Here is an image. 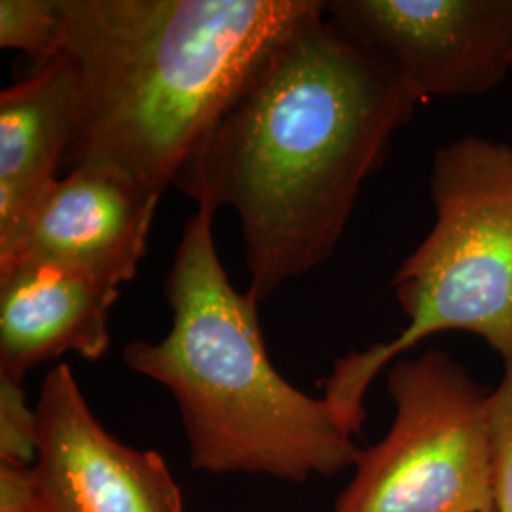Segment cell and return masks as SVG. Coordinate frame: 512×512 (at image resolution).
Returning a JSON list of instances; mask_svg holds the SVG:
<instances>
[{
  "instance_id": "1",
  "label": "cell",
  "mask_w": 512,
  "mask_h": 512,
  "mask_svg": "<svg viewBox=\"0 0 512 512\" xmlns=\"http://www.w3.org/2000/svg\"><path fill=\"white\" fill-rule=\"evenodd\" d=\"M421 99L315 0L203 133L173 186L241 219L247 294L270 298L334 255L366 181Z\"/></svg>"
},
{
  "instance_id": "2",
  "label": "cell",
  "mask_w": 512,
  "mask_h": 512,
  "mask_svg": "<svg viewBox=\"0 0 512 512\" xmlns=\"http://www.w3.org/2000/svg\"><path fill=\"white\" fill-rule=\"evenodd\" d=\"M315 0H61L78 109L63 167L162 196L260 59Z\"/></svg>"
},
{
  "instance_id": "3",
  "label": "cell",
  "mask_w": 512,
  "mask_h": 512,
  "mask_svg": "<svg viewBox=\"0 0 512 512\" xmlns=\"http://www.w3.org/2000/svg\"><path fill=\"white\" fill-rule=\"evenodd\" d=\"M213 219L198 209L186 220L165 277L171 329L158 342H129L124 363L171 393L198 471L306 482L355 467L361 448L329 403L275 370L258 302L232 287Z\"/></svg>"
},
{
  "instance_id": "4",
  "label": "cell",
  "mask_w": 512,
  "mask_h": 512,
  "mask_svg": "<svg viewBox=\"0 0 512 512\" xmlns=\"http://www.w3.org/2000/svg\"><path fill=\"white\" fill-rule=\"evenodd\" d=\"M435 222L393 277L408 325L332 366L323 399L349 435L366 420L374 378L440 332H471L512 359V145L465 135L435 150Z\"/></svg>"
},
{
  "instance_id": "5",
  "label": "cell",
  "mask_w": 512,
  "mask_h": 512,
  "mask_svg": "<svg viewBox=\"0 0 512 512\" xmlns=\"http://www.w3.org/2000/svg\"><path fill=\"white\" fill-rule=\"evenodd\" d=\"M395 418L359 452L334 512L494 511L488 393L442 349L389 366Z\"/></svg>"
},
{
  "instance_id": "6",
  "label": "cell",
  "mask_w": 512,
  "mask_h": 512,
  "mask_svg": "<svg viewBox=\"0 0 512 512\" xmlns=\"http://www.w3.org/2000/svg\"><path fill=\"white\" fill-rule=\"evenodd\" d=\"M323 10L421 101L486 95L511 74L512 0H327Z\"/></svg>"
},
{
  "instance_id": "7",
  "label": "cell",
  "mask_w": 512,
  "mask_h": 512,
  "mask_svg": "<svg viewBox=\"0 0 512 512\" xmlns=\"http://www.w3.org/2000/svg\"><path fill=\"white\" fill-rule=\"evenodd\" d=\"M35 414L37 512H186L165 459L112 437L71 366L48 372Z\"/></svg>"
},
{
  "instance_id": "8",
  "label": "cell",
  "mask_w": 512,
  "mask_h": 512,
  "mask_svg": "<svg viewBox=\"0 0 512 512\" xmlns=\"http://www.w3.org/2000/svg\"><path fill=\"white\" fill-rule=\"evenodd\" d=\"M160 198L109 169H73L0 232V270L54 262L120 287L135 277L147 255Z\"/></svg>"
},
{
  "instance_id": "9",
  "label": "cell",
  "mask_w": 512,
  "mask_h": 512,
  "mask_svg": "<svg viewBox=\"0 0 512 512\" xmlns=\"http://www.w3.org/2000/svg\"><path fill=\"white\" fill-rule=\"evenodd\" d=\"M118 294L109 281L54 262L0 270V376L23 384L33 366L69 351L99 361Z\"/></svg>"
},
{
  "instance_id": "10",
  "label": "cell",
  "mask_w": 512,
  "mask_h": 512,
  "mask_svg": "<svg viewBox=\"0 0 512 512\" xmlns=\"http://www.w3.org/2000/svg\"><path fill=\"white\" fill-rule=\"evenodd\" d=\"M76 109V76L63 54L0 93V232L57 179Z\"/></svg>"
},
{
  "instance_id": "11",
  "label": "cell",
  "mask_w": 512,
  "mask_h": 512,
  "mask_svg": "<svg viewBox=\"0 0 512 512\" xmlns=\"http://www.w3.org/2000/svg\"><path fill=\"white\" fill-rule=\"evenodd\" d=\"M61 0H2L0 46L21 50L40 67L61 50Z\"/></svg>"
},
{
  "instance_id": "12",
  "label": "cell",
  "mask_w": 512,
  "mask_h": 512,
  "mask_svg": "<svg viewBox=\"0 0 512 512\" xmlns=\"http://www.w3.org/2000/svg\"><path fill=\"white\" fill-rule=\"evenodd\" d=\"M494 511L512 512V359L505 361L503 378L486 401Z\"/></svg>"
},
{
  "instance_id": "13",
  "label": "cell",
  "mask_w": 512,
  "mask_h": 512,
  "mask_svg": "<svg viewBox=\"0 0 512 512\" xmlns=\"http://www.w3.org/2000/svg\"><path fill=\"white\" fill-rule=\"evenodd\" d=\"M37 459V414L19 382L0 376V465L33 467Z\"/></svg>"
},
{
  "instance_id": "14",
  "label": "cell",
  "mask_w": 512,
  "mask_h": 512,
  "mask_svg": "<svg viewBox=\"0 0 512 512\" xmlns=\"http://www.w3.org/2000/svg\"><path fill=\"white\" fill-rule=\"evenodd\" d=\"M0 512H37L33 467L0 465Z\"/></svg>"
},
{
  "instance_id": "15",
  "label": "cell",
  "mask_w": 512,
  "mask_h": 512,
  "mask_svg": "<svg viewBox=\"0 0 512 512\" xmlns=\"http://www.w3.org/2000/svg\"><path fill=\"white\" fill-rule=\"evenodd\" d=\"M511 74H512V54H511Z\"/></svg>"
},
{
  "instance_id": "16",
  "label": "cell",
  "mask_w": 512,
  "mask_h": 512,
  "mask_svg": "<svg viewBox=\"0 0 512 512\" xmlns=\"http://www.w3.org/2000/svg\"><path fill=\"white\" fill-rule=\"evenodd\" d=\"M486 512H495V511H486Z\"/></svg>"
}]
</instances>
